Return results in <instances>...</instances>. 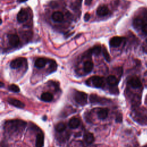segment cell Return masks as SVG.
<instances>
[{
    "label": "cell",
    "instance_id": "6da1fadb",
    "mask_svg": "<svg viewBox=\"0 0 147 147\" xmlns=\"http://www.w3.org/2000/svg\"><path fill=\"white\" fill-rule=\"evenodd\" d=\"M27 123L21 120H12L8 121L5 124L6 129L9 132H17L22 130L26 126Z\"/></svg>",
    "mask_w": 147,
    "mask_h": 147
},
{
    "label": "cell",
    "instance_id": "7a4b0ae2",
    "mask_svg": "<svg viewBox=\"0 0 147 147\" xmlns=\"http://www.w3.org/2000/svg\"><path fill=\"white\" fill-rule=\"evenodd\" d=\"M74 100L79 105H85L87 102V95L84 92L76 91L74 94Z\"/></svg>",
    "mask_w": 147,
    "mask_h": 147
},
{
    "label": "cell",
    "instance_id": "3957f363",
    "mask_svg": "<svg viewBox=\"0 0 147 147\" xmlns=\"http://www.w3.org/2000/svg\"><path fill=\"white\" fill-rule=\"evenodd\" d=\"M90 101L92 104H105L109 100L104 98L100 97L97 95L91 94L90 96Z\"/></svg>",
    "mask_w": 147,
    "mask_h": 147
},
{
    "label": "cell",
    "instance_id": "277c9868",
    "mask_svg": "<svg viewBox=\"0 0 147 147\" xmlns=\"http://www.w3.org/2000/svg\"><path fill=\"white\" fill-rule=\"evenodd\" d=\"M90 81L93 85L95 87L101 88L104 86V81L102 78L98 76H94L90 79Z\"/></svg>",
    "mask_w": 147,
    "mask_h": 147
},
{
    "label": "cell",
    "instance_id": "5b68a950",
    "mask_svg": "<svg viewBox=\"0 0 147 147\" xmlns=\"http://www.w3.org/2000/svg\"><path fill=\"white\" fill-rule=\"evenodd\" d=\"M26 59L23 58H17L10 62V66L13 69H17L21 67L23 64L26 62Z\"/></svg>",
    "mask_w": 147,
    "mask_h": 147
},
{
    "label": "cell",
    "instance_id": "8992f818",
    "mask_svg": "<svg viewBox=\"0 0 147 147\" xmlns=\"http://www.w3.org/2000/svg\"><path fill=\"white\" fill-rule=\"evenodd\" d=\"M17 21L20 23L26 22L28 18V13L25 9H21L17 14Z\"/></svg>",
    "mask_w": 147,
    "mask_h": 147
},
{
    "label": "cell",
    "instance_id": "52a82bcc",
    "mask_svg": "<svg viewBox=\"0 0 147 147\" xmlns=\"http://www.w3.org/2000/svg\"><path fill=\"white\" fill-rule=\"evenodd\" d=\"M8 39L9 44L13 47H17L20 44V38L15 34H10L8 35Z\"/></svg>",
    "mask_w": 147,
    "mask_h": 147
},
{
    "label": "cell",
    "instance_id": "ba28073f",
    "mask_svg": "<svg viewBox=\"0 0 147 147\" xmlns=\"http://www.w3.org/2000/svg\"><path fill=\"white\" fill-rule=\"evenodd\" d=\"M8 102L10 105H13L17 108L23 109L24 108V107H25V104H24L23 102H22L21 101L18 100H16L15 98H8Z\"/></svg>",
    "mask_w": 147,
    "mask_h": 147
},
{
    "label": "cell",
    "instance_id": "9c48e42d",
    "mask_svg": "<svg viewBox=\"0 0 147 147\" xmlns=\"http://www.w3.org/2000/svg\"><path fill=\"white\" fill-rule=\"evenodd\" d=\"M123 40L124 39L121 37L114 36L110 39L109 43L110 45L113 47H118L121 44L122 42L123 41Z\"/></svg>",
    "mask_w": 147,
    "mask_h": 147
},
{
    "label": "cell",
    "instance_id": "30bf717a",
    "mask_svg": "<svg viewBox=\"0 0 147 147\" xmlns=\"http://www.w3.org/2000/svg\"><path fill=\"white\" fill-rule=\"evenodd\" d=\"M81 124V121L79 118L73 117L71 118L68 122V125L71 129H76L79 127Z\"/></svg>",
    "mask_w": 147,
    "mask_h": 147
},
{
    "label": "cell",
    "instance_id": "8fae6325",
    "mask_svg": "<svg viewBox=\"0 0 147 147\" xmlns=\"http://www.w3.org/2000/svg\"><path fill=\"white\" fill-rule=\"evenodd\" d=\"M109 13V10L108 8L105 6V5H102L100 6V7L98 8L96 10V14L98 16H101V17H104L108 14Z\"/></svg>",
    "mask_w": 147,
    "mask_h": 147
},
{
    "label": "cell",
    "instance_id": "7c38bea8",
    "mask_svg": "<svg viewBox=\"0 0 147 147\" xmlns=\"http://www.w3.org/2000/svg\"><path fill=\"white\" fill-rule=\"evenodd\" d=\"M129 84L133 88H135V89L140 88L141 86V82L137 77L132 78L129 81Z\"/></svg>",
    "mask_w": 147,
    "mask_h": 147
},
{
    "label": "cell",
    "instance_id": "4fadbf2b",
    "mask_svg": "<svg viewBox=\"0 0 147 147\" xmlns=\"http://www.w3.org/2000/svg\"><path fill=\"white\" fill-rule=\"evenodd\" d=\"M54 98V96L52 94L49 92L43 93L41 95V100L46 102H50L52 101Z\"/></svg>",
    "mask_w": 147,
    "mask_h": 147
},
{
    "label": "cell",
    "instance_id": "5bb4252c",
    "mask_svg": "<svg viewBox=\"0 0 147 147\" xmlns=\"http://www.w3.org/2000/svg\"><path fill=\"white\" fill-rule=\"evenodd\" d=\"M44 143V136L42 132L39 133L36 137V147H43Z\"/></svg>",
    "mask_w": 147,
    "mask_h": 147
},
{
    "label": "cell",
    "instance_id": "9a60e30c",
    "mask_svg": "<svg viewBox=\"0 0 147 147\" xmlns=\"http://www.w3.org/2000/svg\"><path fill=\"white\" fill-rule=\"evenodd\" d=\"M109 114V110L108 109H101L97 113V116L101 119H106Z\"/></svg>",
    "mask_w": 147,
    "mask_h": 147
},
{
    "label": "cell",
    "instance_id": "2e32d148",
    "mask_svg": "<svg viewBox=\"0 0 147 147\" xmlns=\"http://www.w3.org/2000/svg\"><path fill=\"white\" fill-rule=\"evenodd\" d=\"M52 18L55 22H61L64 19V16L60 12L57 11L54 12L52 15Z\"/></svg>",
    "mask_w": 147,
    "mask_h": 147
},
{
    "label": "cell",
    "instance_id": "e0dca14e",
    "mask_svg": "<svg viewBox=\"0 0 147 147\" xmlns=\"http://www.w3.org/2000/svg\"><path fill=\"white\" fill-rule=\"evenodd\" d=\"M47 62H48V60L47 59L43 58H40L36 60L35 65L36 67L39 68H41L46 65Z\"/></svg>",
    "mask_w": 147,
    "mask_h": 147
},
{
    "label": "cell",
    "instance_id": "ac0fdd59",
    "mask_svg": "<svg viewBox=\"0 0 147 147\" xmlns=\"http://www.w3.org/2000/svg\"><path fill=\"white\" fill-rule=\"evenodd\" d=\"M94 67L93 63L91 61H87L85 62L83 65V70L87 74H89L91 72Z\"/></svg>",
    "mask_w": 147,
    "mask_h": 147
},
{
    "label": "cell",
    "instance_id": "d6986e66",
    "mask_svg": "<svg viewBox=\"0 0 147 147\" xmlns=\"http://www.w3.org/2000/svg\"><path fill=\"white\" fill-rule=\"evenodd\" d=\"M84 140L87 144H91L94 141V136L91 133H86L84 135Z\"/></svg>",
    "mask_w": 147,
    "mask_h": 147
},
{
    "label": "cell",
    "instance_id": "ffe728a7",
    "mask_svg": "<svg viewBox=\"0 0 147 147\" xmlns=\"http://www.w3.org/2000/svg\"><path fill=\"white\" fill-rule=\"evenodd\" d=\"M107 82L110 85V86H116L117 85L118 82V79H117V78L114 76V75H110L109 76L108 78H107Z\"/></svg>",
    "mask_w": 147,
    "mask_h": 147
},
{
    "label": "cell",
    "instance_id": "44dd1931",
    "mask_svg": "<svg viewBox=\"0 0 147 147\" xmlns=\"http://www.w3.org/2000/svg\"><path fill=\"white\" fill-rule=\"evenodd\" d=\"M144 25V21L141 18L137 17L133 21V26L136 28H142Z\"/></svg>",
    "mask_w": 147,
    "mask_h": 147
},
{
    "label": "cell",
    "instance_id": "7402d4cb",
    "mask_svg": "<svg viewBox=\"0 0 147 147\" xmlns=\"http://www.w3.org/2000/svg\"><path fill=\"white\" fill-rule=\"evenodd\" d=\"M101 47L100 45H96L92 48L89 50V52L91 54H94L95 55H98L101 52Z\"/></svg>",
    "mask_w": 147,
    "mask_h": 147
},
{
    "label": "cell",
    "instance_id": "603a6c76",
    "mask_svg": "<svg viewBox=\"0 0 147 147\" xmlns=\"http://www.w3.org/2000/svg\"><path fill=\"white\" fill-rule=\"evenodd\" d=\"M66 129V125L64 123H63V122H60V123H58L55 126V129L58 132H62L64 131Z\"/></svg>",
    "mask_w": 147,
    "mask_h": 147
},
{
    "label": "cell",
    "instance_id": "cb8c5ba5",
    "mask_svg": "<svg viewBox=\"0 0 147 147\" xmlns=\"http://www.w3.org/2000/svg\"><path fill=\"white\" fill-rule=\"evenodd\" d=\"M102 53H103V55H104V56L105 59V60L108 62H110V60H111V58H110V56L109 55V54L107 50V49L104 47H103V49H102Z\"/></svg>",
    "mask_w": 147,
    "mask_h": 147
},
{
    "label": "cell",
    "instance_id": "d4e9b609",
    "mask_svg": "<svg viewBox=\"0 0 147 147\" xmlns=\"http://www.w3.org/2000/svg\"><path fill=\"white\" fill-rule=\"evenodd\" d=\"M8 89H9V90L10 91H13V92H14V93H18V92H20V91L19 87L17 86L16 85H14V84L10 85V86H9Z\"/></svg>",
    "mask_w": 147,
    "mask_h": 147
},
{
    "label": "cell",
    "instance_id": "484cf974",
    "mask_svg": "<svg viewBox=\"0 0 147 147\" xmlns=\"http://www.w3.org/2000/svg\"><path fill=\"white\" fill-rule=\"evenodd\" d=\"M56 67H57V64H56V62H55L54 60H51L50 67H49V69H50V71L51 72H54V71L56 70Z\"/></svg>",
    "mask_w": 147,
    "mask_h": 147
},
{
    "label": "cell",
    "instance_id": "4316f807",
    "mask_svg": "<svg viewBox=\"0 0 147 147\" xmlns=\"http://www.w3.org/2000/svg\"><path fill=\"white\" fill-rule=\"evenodd\" d=\"M116 121L117 122H121L122 121V116L121 114H118L116 116Z\"/></svg>",
    "mask_w": 147,
    "mask_h": 147
},
{
    "label": "cell",
    "instance_id": "83f0119b",
    "mask_svg": "<svg viewBox=\"0 0 147 147\" xmlns=\"http://www.w3.org/2000/svg\"><path fill=\"white\" fill-rule=\"evenodd\" d=\"M141 30L144 33L147 34V24H144V25L142 26V27L141 28Z\"/></svg>",
    "mask_w": 147,
    "mask_h": 147
},
{
    "label": "cell",
    "instance_id": "f1b7e54d",
    "mask_svg": "<svg viewBox=\"0 0 147 147\" xmlns=\"http://www.w3.org/2000/svg\"><path fill=\"white\" fill-rule=\"evenodd\" d=\"M90 18V15L89 13H86L84 16V20L85 21H88Z\"/></svg>",
    "mask_w": 147,
    "mask_h": 147
},
{
    "label": "cell",
    "instance_id": "f546056e",
    "mask_svg": "<svg viewBox=\"0 0 147 147\" xmlns=\"http://www.w3.org/2000/svg\"><path fill=\"white\" fill-rule=\"evenodd\" d=\"M92 3V0H86L85 1V4L86 5H90Z\"/></svg>",
    "mask_w": 147,
    "mask_h": 147
},
{
    "label": "cell",
    "instance_id": "4dcf8cb0",
    "mask_svg": "<svg viewBox=\"0 0 147 147\" xmlns=\"http://www.w3.org/2000/svg\"><path fill=\"white\" fill-rule=\"evenodd\" d=\"M144 50L145 51H147V40H146V44H145V46L144 48Z\"/></svg>",
    "mask_w": 147,
    "mask_h": 147
},
{
    "label": "cell",
    "instance_id": "1f68e13d",
    "mask_svg": "<svg viewBox=\"0 0 147 147\" xmlns=\"http://www.w3.org/2000/svg\"><path fill=\"white\" fill-rule=\"evenodd\" d=\"M17 1H18V2H20V3H23V2L27 1V0H17Z\"/></svg>",
    "mask_w": 147,
    "mask_h": 147
},
{
    "label": "cell",
    "instance_id": "d6a6232c",
    "mask_svg": "<svg viewBox=\"0 0 147 147\" xmlns=\"http://www.w3.org/2000/svg\"><path fill=\"white\" fill-rule=\"evenodd\" d=\"M4 86V83L3 82H1V87H3Z\"/></svg>",
    "mask_w": 147,
    "mask_h": 147
}]
</instances>
